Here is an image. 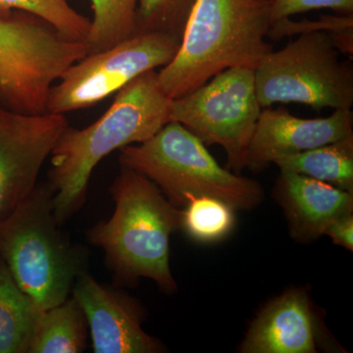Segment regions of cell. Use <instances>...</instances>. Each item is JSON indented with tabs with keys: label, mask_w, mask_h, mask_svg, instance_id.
<instances>
[{
	"label": "cell",
	"mask_w": 353,
	"mask_h": 353,
	"mask_svg": "<svg viewBox=\"0 0 353 353\" xmlns=\"http://www.w3.org/2000/svg\"><path fill=\"white\" fill-rule=\"evenodd\" d=\"M119 162L150 179L180 209L192 196L216 197L236 210L257 208L264 199L259 182L223 168L201 139L173 121L148 141L122 148Z\"/></svg>",
	"instance_id": "5b68a950"
},
{
	"label": "cell",
	"mask_w": 353,
	"mask_h": 353,
	"mask_svg": "<svg viewBox=\"0 0 353 353\" xmlns=\"http://www.w3.org/2000/svg\"><path fill=\"white\" fill-rule=\"evenodd\" d=\"M92 20L85 43L88 54L108 50L136 34L141 0H90Z\"/></svg>",
	"instance_id": "ac0fdd59"
},
{
	"label": "cell",
	"mask_w": 353,
	"mask_h": 353,
	"mask_svg": "<svg viewBox=\"0 0 353 353\" xmlns=\"http://www.w3.org/2000/svg\"><path fill=\"white\" fill-rule=\"evenodd\" d=\"M68 126L63 114H26L0 105V219L36 189L44 162Z\"/></svg>",
	"instance_id": "9c48e42d"
},
{
	"label": "cell",
	"mask_w": 353,
	"mask_h": 353,
	"mask_svg": "<svg viewBox=\"0 0 353 353\" xmlns=\"http://www.w3.org/2000/svg\"><path fill=\"white\" fill-rule=\"evenodd\" d=\"M261 110L254 70L233 67L185 97L172 99L170 122L180 123L205 145L224 148L227 169L240 175Z\"/></svg>",
	"instance_id": "52a82bcc"
},
{
	"label": "cell",
	"mask_w": 353,
	"mask_h": 353,
	"mask_svg": "<svg viewBox=\"0 0 353 353\" xmlns=\"http://www.w3.org/2000/svg\"><path fill=\"white\" fill-rule=\"evenodd\" d=\"M274 196L299 243L317 240L333 221L353 212L352 192L292 172H281Z\"/></svg>",
	"instance_id": "7c38bea8"
},
{
	"label": "cell",
	"mask_w": 353,
	"mask_h": 353,
	"mask_svg": "<svg viewBox=\"0 0 353 353\" xmlns=\"http://www.w3.org/2000/svg\"><path fill=\"white\" fill-rule=\"evenodd\" d=\"M196 0H141L137 32H161L182 39L183 30Z\"/></svg>",
	"instance_id": "7402d4cb"
},
{
	"label": "cell",
	"mask_w": 353,
	"mask_h": 353,
	"mask_svg": "<svg viewBox=\"0 0 353 353\" xmlns=\"http://www.w3.org/2000/svg\"><path fill=\"white\" fill-rule=\"evenodd\" d=\"M181 39L161 32H138L108 50L85 55L51 88L46 112L92 108L146 72L170 63Z\"/></svg>",
	"instance_id": "ba28073f"
},
{
	"label": "cell",
	"mask_w": 353,
	"mask_h": 353,
	"mask_svg": "<svg viewBox=\"0 0 353 353\" xmlns=\"http://www.w3.org/2000/svg\"><path fill=\"white\" fill-rule=\"evenodd\" d=\"M50 185H37L10 214L0 219V257L20 289L41 310L66 301L87 271V248L59 229Z\"/></svg>",
	"instance_id": "277c9868"
},
{
	"label": "cell",
	"mask_w": 353,
	"mask_h": 353,
	"mask_svg": "<svg viewBox=\"0 0 353 353\" xmlns=\"http://www.w3.org/2000/svg\"><path fill=\"white\" fill-rule=\"evenodd\" d=\"M331 34L306 32L284 48L272 50L254 69L255 88L262 108L299 103L316 111L350 110L353 66L340 59Z\"/></svg>",
	"instance_id": "8992f818"
},
{
	"label": "cell",
	"mask_w": 353,
	"mask_h": 353,
	"mask_svg": "<svg viewBox=\"0 0 353 353\" xmlns=\"http://www.w3.org/2000/svg\"><path fill=\"white\" fill-rule=\"evenodd\" d=\"M13 10L36 16L73 41L85 43L90 32V20L76 11L68 0H0V15Z\"/></svg>",
	"instance_id": "ffe728a7"
},
{
	"label": "cell",
	"mask_w": 353,
	"mask_h": 353,
	"mask_svg": "<svg viewBox=\"0 0 353 353\" xmlns=\"http://www.w3.org/2000/svg\"><path fill=\"white\" fill-rule=\"evenodd\" d=\"M88 323L75 297L46 309L39 318L29 353H80L87 348Z\"/></svg>",
	"instance_id": "9a60e30c"
},
{
	"label": "cell",
	"mask_w": 353,
	"mask_h": 353,
	"mask_svg": "<svg viewBox=\"0 0 353 353\" xmlns=\"http://www.w3.org/2000/svg\"><path fill=\"white\" fill-rule=\"evenodd\" d=\"M281 172H292L330 183L353 194V136L278 158Z\"/></svg>",
	"instance_id": "2e32d148"
},
{
	"label": "cell",
	"mask_w": 353,
	"mask_h": 353,
	"mask_svg": "<svg viewBox=\"0 0 353 353\" xmlns=\"http://www.w3.org/2000/svg\"><path fill=\"white\" fill-rule=\"evenodd\" d=\"M271 25V0H196L178 52L157 72L162 90L176 99L224 70H254L273 50Z\"/></svg>",
	"instance_id": "3957f363"
},
{
	"label": "cell",
	"mask_w": 353,
	"mask_h": 353,
	"mask_svg": "<svg viewBox=\"0 0 353 353\" xmlns=\"http://www.w3.org/2000/svg\"><path fill=\"white\" fill-rule=\"evenodd\" d=\"M317 334V322L307 294L301 289H290L260 311L240 352L314 353Z\"/></svg>",
	"instance_id": "4fadbf2b"
},
{
	"label": "cell",
	"mask_w": 353,
	"mask_h": 353,
	"mask_svg": "<svg viewBox=\"0 0 353 353\" xmlns=\"http://www.w3.org/2000/svg\"><path fill=\"white\" fill-rule=\"evenodd\" d=\"M72 294L87 316L95 353L161 352V343L141 328L143 311L124 292L99 284L88 271L77 278Z\"/></svg>",
	"instance_id": "30bf717a"
},
{
	"label": "cell",
	"mask_w": 353,
	"mask_h": 353,
	"mask_svg": "<svg viewBox=\"0 0 353 353\" xmlns=\"http://www.w3.org/2000/svg\"><path fill=\"white\" fill-rule=\"evenodd\" d=\"M318 9H332L350 15L353 13V0H271L272 24L294 14Z\"/></svg>",
	"instance_id": "603a6c76"
},
{
	"label": "cell",
	"mask_w": 353,
	"mask_h": 353,
	"mask_svg": "<svg viewBox=\"0 0 353 353\" xmlns=\"http://www.w3.org/2000/svg\"><path fill=\"white\" fill-rule=\"evenodd\" d=\"M325 32L331 34L341 52L353 53V15H323L319 20L296 22L290 18L276 21L271 25L267 38L279 41L287 37L299 36L306 32Z\"/></svg>",
	"instance_id": "44dd1931"
},
{
	"label": "cell",
	"mask_w": 353,
	"mask_h": 353,
	"mask_svg": "<svg viewBox=\"0 0 353 353\" xmlns=\"http://www.w3.org/2000/svg\"><path fill=\"white\" fill-rule=\"evenodd\" d=\"M115 210L108 221L87 232L88 240L104 252L119 285L154 281L162 290L178 285L170 268L171 234L181 229V209L145 176L121 166L110 187Z\"/></svg>",
	"instance_id": "7a4b0ae2"
},
{
	"label": "cell",
	"mask_w": 353,
	"mask_h": 353,
	"mask_svg": "<svg viewBox=\"0 0 353 353\" xmlns=\"http://www.w3.org/2000/svg\"><path fill=\"white\" fill-rule=\"evenodd\" d=\"M39 50V29L23 13L0 15V92L20 82L32 68Z\"/></svg>",
	"instance_id": "e0dca14e"
},
{
	"label": "cell",
	"mask_w": 353,
	"mask_h": 353,
	"mask_svg": "<svg viewBox=\"0 0 353 353\" xmlns=\"http://www.w3.org/2000/svg\"><path fill=\"white\" fill-rule=\"evenodd\" d=\"M324 234L330 236L334 245L353 250V214L341 216L333 221L325 230Z\"/></svg>",
	"instance_id": "cb8c5ba5"
},
{
	"label": "cell",
	"mask_w": 353,
	"mask_h": 353,
	"mask_svg": "<svg viewBox=\"0 0 353 353\" xmlns=\"http://www.w3.org/2000/svg\"><path fill=\"white\" fill-rule=\"evenodd\" d=\"M171 102L153 70L121 88L112 105L92 125L62 132L51 152L48 173L58 225L83 208L92 171L104 157L148 141L170 122Z\"/></svg>",
	"instance_id": "6da1fadb"
},
{
	"label": "cell",
	"mask_w": 353,
	"mask_h": 353,
	"mask_svg": "<svg viewBox=\"0 0 353 353\" xmlns=\"http://www.w3.org/2000/svg\"><path fill=\"white\" fill-rule=\"evenodd\" d=\"M353 136L352 110L304 119L288 109L262 108L245 155V168L262 170L278 158L296 154Z\"/></svg>",
	"instance_id": "8fae6325"
},
{
	"label": "cell",
	"mask_w": 353,
	"mask_h": 353,
	"mask_svg": "<svg viewBox=\"0 0 353 353\" xmlns=\"http://www.w3.org/2000/svg\"><path fill=\"white\" fill-rule=\"evenodd\" d=\"M234 210L226 201L216 197H190L181 209L180 230L197 243H217L233 231L236 225Z\"/></svg>",
	"instance_id": "d6986e66"
},
{
	"label": "cell",
	"mask_w": 353,
	"mask_h": 353,
	"mask_svg": "<svg viewBox=\"0 0 353 353\" xmlns=\"http://www.w3.org/2000/svg\"><path fill=\"white\" fill-rule=\"evenodd\" d=\"M43 312L0 257V353H29Z\"/></svg>",
	"instance_id": "5bb4252c"
}]
</instances>
